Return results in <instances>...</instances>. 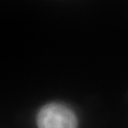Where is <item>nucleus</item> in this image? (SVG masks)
Returning a JSON list of instances; mask_svg holds the SVG:
<instances>
[{
	"instance_id": "f257e3e1",
	"label": "nucleus",
	"mask_w": 128,
	"mask_h": 128,
	"mask_svg": "<svg viewBox=\"0 0 128 128\" xmlns=\"http://www.w3.org/2000/svg\"><path fill=\"white\" fill-rule=\"evenodd\" d=\"M38 128H77L76 115L69 107L61 104H48L37 115Z\"/></svg>"
}]
</instances>
